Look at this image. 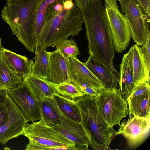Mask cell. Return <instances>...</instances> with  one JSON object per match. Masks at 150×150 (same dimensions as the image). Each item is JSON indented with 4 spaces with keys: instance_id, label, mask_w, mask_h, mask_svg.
Masks as SVG:
<instances>
[{
    "instance_id": "obj_1",
    "label": "cell",
    "mask_w": 150,
    "mask_h": 150,
    "mask_svg": "<svg viewBox=\"0 0 150 150\" xmlns=\"http://www.w3.org/2000/svg\"><path fill=\"white\" fill-rule=\"evenodd\" d=\"M88 41L89 54L105 65L119 79L114 67L115 55L110 28L101 0H92L81 11Z\"/></svg>"
},
{
    "instance_id": "obj_2",
    "label": "cell",
    "mask_w": 150,
    "mask_h": 150,
    "mask_svg": "<svg viewBox=\"0 0 150 150\" xmlns=\"http://www.w3.org/2000/svg\"><path fill=\"white\" fill-rule=\"evenodd\" d=\"M76 103L81 115V123L86 134L89 146L95 150L112 149L109 146L117 136V131L108 126L98 109L95 96H85Z\"/></svg>"
},
{
    "instance_id": "obj_3",
    "label": "cell",
    "mask_w": 150,
    "mask_h": 150,
    "mask_svg": "<svg viewBox=\"0 0 150 150\" xmlns=\"http://www.w3.org/2000/svg\"><path fill=\"white\" fill-rule=\"evenodd\" d=\"M83 22L81 11L74 4L71 9L63 7L54 12L47 20L38 44L46 49L55 47L69 36L77 35L82 30Z\"/></svg>"
},
{
    "instance_id": "obj_4",
    "label": "cell",
    "mask_w": 150,
    "mask_h": 150,
    "mask_svg": "<svg viewBox=\"0 0 150 150\" xmlns=\"http://www.w3.org/2000/svg\"><path fill=\"white\" fill-rule=\"evenodd\" d=\"M41 0H13L6 3L1 12L2 19L12 33L28 51L34 53L35 44L30 25L33 12Z\"/></svg>"
},
{
    "instance_id": "obj_5",
    "label": "cell",
    "mask_w": 150,
    "mask_h": 150,
    "mask_svg": "<svg viewBox=\"0 0 150 150\" xmlns=\"http://www.w3.org/2000/svg\"><path fill=\"white\" fill-rule=\"evenodd\" d=\"M29 140L25 150H76L75 145L42 119L27 123L23 135Z\"/></svg>"
},
{
    "instance_id": "obj_6",
    "label": "cell",
    "mask_w": 150,
    "mask_h": 150,
    "mask_svg": "<svg viewBox=\"0 0 150 150\" xmlns=\"http://www.w3.org/2000/svg\"><path fill=\"white\" fill-rule=\"evenodd\" d=\"M95 97L98 110L110 127L119 125L129 115L127 102L119 89L105 88Z\"/></svg>"
},
{
    "instance_id": "obj_7",
    "label": "cell",
    "mask_w": 150,
    "mask_h": 150,
    "mask_svg": "<svg viewBox=\"0 0 150 150\" xmlns=\"http://www.w3.org/2000/svg\"><path fill=\"white\" fill-rule=\"evenodd\" d=\"M117 0H104V7L111 32L115 51L121 53L129 44L131 35L126 16L120 11Z\"/></svg>"
},
{
    "instance_id": "obj_8",
    "label": "cell",
    "mask_w": 150,
    "mask_h": 150,
    "mask_svg": "<svg viewBox=\"0 0 150 150\" xmlns=\"http://www.w3.org/2000/svg\"><path fill=\"white\" fill-rule=\"evenodd\" d=\"M67 61L69 82L86 96H96L105 88L99 79L77 58L69 56Z\"/></svg>"
},
{
    "instance_id": "obj_9",
    "label": "cell",
    "mask_w": 150,
    "mask_h": 150,
    "mask_svg": "<svg viewBox=\"0 0 150 150\" xmlns=\"http://www.w3.org/2000/svg\"><path fill=\"white\" fill-rule=\"evenodd\" d=\"M125 13L130 29L131 37L136 44L142 46L146 42L149 29V18L144 14L135 0H117Z\"/></svg>"
},
{
    "instance_id": "obj_10",
    "label": "cell",
    "mask_w": 150,
    "mask_h": 150,
    "mask_svg": "<svg viewBox=\"0 0 150 150\" xmlns=\"http://www.w3.org/2000/svg\"><path fill=\"white\" fill-rule=\"evenodd\" d=\"M119 126L117 135H123L129 147L135 149L148 137L150 132V119L129 115L128 118L122 121Z\"/></svg>"
},
{
    "instance_id": "obj_11",
    "label": "cell",
    "mask_w": 150,
    "mask_h": 150,
    "mask_svg": "<svg viewBox=\"0 0 150 150\" xmlns=\"http://www.w3.org/2000/svg\"><path fill=\"white\" fill-rule=\"evenodd\" d=\"M6 91L28 121L33 122L42 119L43 115L38 101L23 82L16 88Z\"/></svg>"
},
{
    "instance_id": "obj_12",
    "label": "cell",
    "mask_w": 150,
    "mask_h": 150,
    "mask_svg": "<svg viewBox=\"0 0 150 150\" xmlns=\"http://www.w3.org/2000/svg\"><path fill=\"white\" fill-rule=\"evenodd\" d=\"M6 99L9 109L8 119L0 127V144L4 145L10 139L23 135L28 121L20 108L9 96L6 91Z\"/></svg>"
},
{
    "instance_id": "obj_13",
    "label": "cell",
    "mask_w": 150,
    "mask_h": 150,
    "mask_svg": "<svg viewBox=\"0 0 150 150\" xmlns=\"http://www.w3.org/2000/svg\"><path fill=\"white\" fill-rule=\"evenodd\" d=\"M64 2V0H41L35 6L30 25L36 45L38 44L46 22L55 11L62 8V4Z\"/></svg>"
},
{
    "instance_id": "obj_14",
    "label": "cell",
    "mask_w": 150,
    "mask_h": 150,
    "mask_svg": "<svg viewBox=\"0 0 150 150\" xmlns=\"http://www.w3.org/2000/svg\"><path fill=\"white\" fill-rule=\"evenodd\" d=\"M48 125L72 142L75 145L76 150L88 149L89 141L80 123L73 121L62 114L59 122Z\"/></svg>"
},
{
    "instance_id": "obj_15",
    "label": "cell",
    "mask_w": 150,
    "mask_h": 150,
    "mask_svg": "<svg viewBox=\"0 0 150 150\" xmlns=\"http://www.w3.org/2000/svg\"><path fill=\"white\" fill-rule=\"evenodd\" d=\"M129 115L139 117L150 118V81L139 83L128 98Z\"/></svg>"
},
{
    "instance_id": "obj_16",
    "label": "cell",
    "mask_w": 150,
    "mask_h": 150,
    "mask_svg": "<svg viewBox=\"0 0 150 150\" xmlns=\"http://www.w3.org/2000/svg\"><path fill=\"white\" fill-rule=\"evenodd\" d=\"M132 57V46L124 54L120 66L118 86L123 98L126 101L135 88L133 82Z\"/></svg>"
},
{
    "instance_id": "obj_17",
    "label": "cell",
    "mask_w": 150,
    "mask_h": 150,
    "mask_svg": "<svg viewBox=\"0 0 150 150\" xmlns=\"http://www.w3.org/2000/svg\"><path fill=\"white\" fill-rule=\"evenodd\" d=\"M49 73L47 80L55 84L69 82L67 59L58 49L49 52Z\"/></svg>"
},
{
    "instance_id": "obj_18",
    "label": "cell",
    "mask_w": 150,
    "mask_h": 150,
    "mask_svg": "<svg viewBox=\"0 0 150 150\" xmlns=\"http://www.w3.org/2000/svg\"><path fill=\"white\" fill-rule=\"evenodd\" d=\"M23 79L27 88L38 101L46 96L52 97L56 92L53 84L46 79L32 74Z\"/></svg>"
},
{
    "instance_id": "obj_19",
    "label": "cell",
    "mask_w": 150,
    "mask_h": 150,
    "mask_svg": "<svg viewBox=\"0 0 150 150\" xmlns=\"http://www.w3.org/2000/svg\"><path fill=\"white\" fill-rule=\"evenodd\" d=\"M83 63L99 79L105 88H118L119 79L102 63L90 54L87 61Z\"/></svg>"
},
{
    "instance_id": "obj_20",
    "label": "cell",
    "mask_w": 150,
    "mask_h": 150,
    "mask_svg": "<svg viewBox=\"0 0 150 150\" xmlns=\"http://www.w3.org/2000/svg\"><path fill=\"white\" fill-rule=\"evenodd\" d=\"M1 54L5 62L14 72L23 78L32 73L33 60L2 47Z\"/></svg>"
},
{
    "instance_id": "obj_21",
    "label": "cell",
    "mask_w": 150,
    "mask_h": 150,
    "mask_svg": "<svg viewBox=\"0 0 150 150\" xmlns=\"http://www.w3.org/2000/svg\"><path fill=\"white\" fill-rule=\"evenodd\" d=\"M132 47L133 82L135 88L142 82L150 81V70L145 63L140 46L136 44Z\"/></svg>"
},
{
    "instance_id": "obj_22",
    "label": "cell",
    "mask_w": 150,
    "mask_h": 150,
    "mask_svg": "<svg viewBox=\"0 0 150 150\" xmlns=\"http://www.w3.org/2000/svg\"><path fill=\"white\" fill-rule=\"evenodd\" d=\"M40 44L35 48V62L33 66V74L47 80L49 76V63L48 52Z\"/></svg>"
},
{
    "instance_id": "obj_23",
    "label": "cell",
    "mask_w": 150,
    "mask_h": 150,
    "mask_svg": "<svg viewBox=\"0 0 150 150\" xmlns=\"http://www.w3.org/2000/svg\"><path fill=\"white\" fill-rule=\"evenodd\" d=\"M22 77L11 70L0 53V88L6 90L15 88L21 84Z\"/></svg>"
},
{
    "instance_id": "obj_24",
    "label": "cell",
    "mask_w": 150,
    "mask_h": 150,
    "mask_svg": "<svg viewBox=\"0 0 150 150\" xmlns=\"http://www.w3.org/2000/svg\"><path fill=\"white\" fill-rule=\"evenodd\" d=\"M38 102L43 115L42 119L47 124L59 122L62 114L53 96H45Z\"/></svg>"
},
{
    "instance_id": "obj_25",
    "label": "cell",
    "mask_w": 150,
    "mask_h": 150,
    "mask_svg": "<svg viewBox=\"0 0 150 150\" xmlns=\"http://www.w3.org/2000/svg\"><path fill=\"white\" fill-rule=\"evenodd\" d=\"M53 97L64 116L73 121L81 123L80 112L75 101L62 96L56 92L54 94Z\"/></svg>"
},
{
    "instance_id": "obj_26",
    "label": "cell",
    "mask_w": 150,
    "mask_h": 150,
    "mask_svg": "<svg viewBox=\"0 0 150 150\" xmlns=\"http://www.w3.org/2000/svg\"><path fill=\"white\" fill-rule=\"evenodd\" d=\"M53 85L56 93L69 99L76 101L86 96L77 87L70 83L66 82Z\"/></svg>"
},
{
    "instance_id": "obj_27",
    "label": "cell",
    "mask_w": 150,
    "mask_h": 150,
    "mask_svg": "<svg viewBox=\"0 0 150 150\" xmlns=\"http://www.w3.org/2000/svg\"><path fill=\"white\" fill-rule=\"evenodd\" d=\"M66 59L69 56L77 58L80 54L79 47L74 40H63L55 46Z\"/></svg>"
},
{
    "instance_id": "obj_28",
    "label": "cell",
    "mask_w": 150,
    "mask_h": 150,
    "mask_svg": "<svg viewBox=\"0 0 150 150\" xmlns=\"http://www.w3.org/2000/svg\"><path fill=\"white\" fill-rule=\"evenodd\" d=\"M150 33L148 34L145 44L141 48L144 61L149 70H150Z\"/></svg>"
},
{
    "instance_id": "obj_29",
    "label": "cell",
    "mask_w": 150,
    "mask_h": 150,
    "mask_svg": "<svg viewBox=\"0 0 150 150\" xmlns=\"http://www.w3.org/2000/svg\"><path fill=\"white\" fill-rule=\"evenodd\" d=\"M8 113V107L6 99L4 102L0 103V127L7 121Z\"/></svg>"
},
{
    "instance_id": "obj_30",
    "label": "cell",
    "mask_w": 150,
    "mask_h": 150,
    "mask_svg": "<svg viewBox=\"0 0 150 150\" xmlns=\"http://www.w3.org/2000/svg\"><path fill=\"white\" fill-rule=\"evenodd\" d=\"M139 6L142 13L149 18L150 0H135Z\"/></svg>"
},
{
    "instance_id": "obj_31",
    "label": "cell",
    "mask_w": 150,
    "mask_h": 150,
    "mask_svg": "<svg viewBox=\"0 0 150 150\" xmlns=\"http://www.w3.org/2000/svg\"><path fill=\"white\" fill-rule=\"evenodd\" d=\"M74 4L81 11L86 8L88 4L92 0H74Z\"/></svg>"
},
{
    "instance_id": "obj_32",
    "label": "cell",
    "mask_w": 150,
    "mask_h": 150,
    "mask_svg": "<svg viewBox=\"0 0 150 150\" xmlns=\"http://www.w3.org/2000/svg\"><path fill=\"white\" fill-rule=\"evenodd\" d=\"M6 90L0 89V103L4 102L6 99Z\"/></svg>"
},
{
    "instance_id": "obj_33",
    "label": "cell",
    "mask_w": 150,
    "mask_h": 150,
    "mask_svg": "<svg viewBox=\"0 0 150 150\" xmlns=\"http://www.w3.org/2000/svg\"><path fill=\"white\" fill-rule=\"evenodd\" d=\"M2 44H1V38L0 37V53L1 52V50L2 49Z\"/></svg>"
},
{
    "instance_id": "obj_34",
    "label": "cell",
    "mask_w": 150,
    "mask_h": 150,
    "mask_svg": "<svg viewBox=\"0 0 150 150\" xmlns=\"http://www.w3.org/2000/svg\"><path fill=\"white\" fill-rule=\"evenodd\" d=\"M13 0H6V3H8L9 2Z\"/></svg>"
},
{
    "instance_id": "obj_35",
    "label": "cell",
    "mask_w": 150,
    "mask_h": 150,
    "mask_svg": "<svg viewBox=\"0 0 150 150\" xmlns=\"http://www.w3.org/2000/svg\"><path fill=\"white\" fill-rule=\"evenodd\" d=\"M64 2L67 1H72V0H64Z\"/></svg>"
},
{
    "instance_id": "obj_36",
    "label": "cell",
    "mask_w": 150,
    "mask_h": 150,
    "mask_svg": "<svg viewBox=\"0 0 150 150\" xmlns=\"http://www.w3.org/2000/svg\"><path fill=\"white\" fill-rule=\"evenodd\" d=\"M0 89H1L0 88Z\"/></svg>"
}]
</instances>
